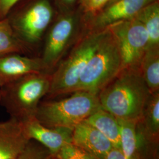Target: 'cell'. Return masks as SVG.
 <instances>
[{
  "label": "cell",
  "mask_w": 159,
  "mask_h": 159,
  "mask_svg": "<svg viewBox=\"0 0 159 159\" xmlns=\"http://www.w3.org/2000/svg\"><path fill=\"white\" fill-rule=\"evenodd\" d=\"M140 67H125L98 93L101 107L117 119L139 122L151 95Z\"/></svg>",
  "instance_id": "6da1fadb"
},
{
  "label": "cell",
  "mask_w": 159,
  "mask_h": 159,
  "mask_svg": "<svg viewBox=\"0 0 159 159\" xmlns=\"http://www.w3.org/2000/svg\"><path fill=\"white\" fill-rule=\"evenodd\" d=\"M106 30H87L80 35L68 56L60 61L51 73L50 87L47 96L52 98L76 91L80 77Z\"/></svg>",
  "instance_id": "7a4b0ae2"
},
{
  "label": "cell",
  "mask_w": 159,
  "mask_h": 159,
  "mask_svg": "<svg viewBox=\"0 0 159 159\" xmlns=\"http://www.w3.org/2000/svg\"><path fill=\"white\" fill-rule=\"evenodd\" d=\"M51 73L27 74L0 88L1 104L11 118L23 122L34 117L40 100L49 91Z\"/></svg>",
  "instance_id": "3957f363"
},
{
  "label": "cell",
  "mask_w": 159,
  "mask_h": 159,
  "mask_svg": "<svg viewBox=\"0 0 159 159\" xmlns=\"http://www.w3.org/2000/svg\"><path fill=\"white\" fill-rule=\"evenodd\" d=\"M57 101L40 102L35 117L43 125L51 128L74 127L101 108L98 95L77 91Z\"/></svg>",
  "instance_id": "277c9868"
},
{
  "label": "cell",
  "mask_w": 159,
  "mask_h": 159,
  "mask_svg": "<svg viewBox=\"0 0 159 159\" xmlns=\"http://www.w3.org/2000/svg\"><path fill=\"white\" fill-rule=\"evenodd\" d=\"M123 68L119 47L107 29L96 51L87 64L80 77L77 91L98 95Z\"/></svg>",
  "instance_id": "5b68a950"
},
{
  "label": "cell",
  "mask_w": 159,
  "mask_h": 159,
  "mask_svg": "<svg viewBox=\"0 0 159 159\" xmlns=\"http://www.w3.org/2000/svg\"><path fill=\"white\" fill-rule=\"evenodd\" d=\"M53 16L54 10L49 0H36L7 18L17 36L31 50L42 40Z\"/></svg>",
  "instance_id": "8992f818"
},
{
  "label": "cell",
  "mask_w": 159,
  "mask_h": 159,
  "mask_svg": "<svg viewBox=\"0 0 159 159\" xmlns=\"http://www.w3.org/2000/svg\"><path fill=\"white\" fill-rule=\"evenodd\" d=\"M119 47L123 68H139L148 46V33L136 18L111 24L107 28Z\"/></svg>",
  "instance_id": "52a82bcc"
},
{
  "label": "cell",
  "mask_w": 159,
  "mask_h": 159,
  "mask_svg": "<svg viewBox=\"0 0 159 159\" xmlns=\"http://www.w3.org/2000/svg\"><path fill=\"white\" fill-rule=\"evenodd\" d=\"M79 18L74 14H66L57 18L46 37L42 57H40L48 73H52L68 48L77 40Z\"/></svg>",
  "instance_id": "ba28073f"
},
{
  "label": "cell",
  "mask_w": 159,
  "mask_h": 159,
  "mask_svg": "<svg viewBox=\"0 0 159 159\" xmlns=\"http://www.w3.org/2000/svg\"><path fill=\"white\" fill-rule=\"evenodd\" d=\"M157 0H119L105 7L90 17L85 25L87 30L100 31L122 20L132 19L144 7Z\"/></svg>",
  "instance_id": "9c48e42d"
},
{
  "label": "cell",
  "mask_w": 159,
  "mask_h": 159,
  "mask_svg": "<svg viewBox=\"0 0 159 159\" xmlns=\"http://www.w3.org/2000/svg\"><path fill=\"white\" fill-rule=\"evenodd\" d=\"M22 123L24 133L30 140H35L51 154L54 159L64 146L72 143L73 130L67 128H51L43 125L35 117Z\"/></svg>",
  "instance_id": "30bf717a"
},
{
  "label": "cell",
  "mask_w": 159,
  "mask_h": 159,
  "mask_svg": "<svg viewBox=\"0 0 159 159\" xmlns=\"http://www.w3.org/2000/svg\"><path fill=\"white\" fill-rule=\"evenodd\" d=\"M39 72H47L41 58L20 54L0 56V88L24 75Z\"/></svg>",
  "instance_id": "8fae6325"
},
{
  "label": "cell",
  "mask_w": 159,
  "mask_h": 159,
  "mask_svg": "<svg viewBox=\"0 0 159 159\" xmlns=\"http://www.w3.org/2000/svg\"><path fill=\"white\" fill-rule=\"evenodd\" d=\"M72 144L91 154L96 159H104L113 144L101 132L85 121L74 127Z\"/></svg>",
  "instance_id": "7c38bea8"
},
{
  "label": "cell",
  "mask_w": 159,
  "mask_h": 159,
  "mask_svg": "<svg viewBox=\"0 0 159 159\" xmlns=\"http://www.w3.org/2000/svg\"><path fill=\"white\" fill-rule=\"evenodd\" d=\"M30 140L22 123L10 118L0 121V159H17Z\"/></svg>",
  "instance_id": "4fadbf2b"
},
{
  "label": "cell",
  "mask_w": 159,
  "mask_h": 159,
  "mask_svg": "<svg viewBox=\"0 0 159 159\" xmlns=\"http://www.w3.org/2000/svg\"><path fill=\"white\" fill-rule=\"evenodd\" d=\"M137 130L146 143L158 145L159 137V91L152 93Z\"/></svg>",
  "instance_id": "5bb4252c"
},
{
  "label": "cell",
  "mask_w": 159,
  "mask_h": 159,
  "mask_svg": "<svg viewBox=\"0 0 159 159\" xmlns=\"http://www.w3.org/2000/svg\"><path fill=\"white\" fill-rule=\"evenodd\" d=\"M85 122L93 126L108 140L114 148L121 149V129L119 120L112 114L102 107L88 117Z\"/></svg>",
  "instance_id": "9a60e30c"
},
{
  "label": "cell",
  "mask_w": 159,
  "mask_h": 159,
  "mask_svg": "<svg viewBox=\"0 0 159 159\" xmlns=\"http://www.w3.org/2000/svg\"><path fill=\"white\" fill-rule=\"evenodd\" d=\"M118 120L121 129V149L125 159H143L137 132V122Z\"/></svg>",
  "instance_id": "2e32d148"
},
{
  "label": "cell",
  "mask_w": 159,
  "mask_h": 159,
  "mask_svg": "<svg viewBox=\"0 0 159 159\" xmlns=\"http://www.w3.org/2000/svg\"><path fill=\"white\" fill-rule=\"evenodd\" d=\"M140 68L150 93L159 91V47L148 48Z\"/></svg>",
  "instance_id": "e0dca14e"
},
{
  "label": "cell",
  "mask_w": 159,
  "mask_h": 159,
  "mask_svg": "<svg viewBox=\"0 0 159 159\" xmlns=\"http://www.w3.org/2000/svg\"><path fill=\"white\" fill-rule=\"evenodd\" d=\"M30 49L18 37L7 17L0 20V56L11 54H25Z\"/></svg>",
  "instance_id": "ac0fdd59"
},
{
  "label": "cell",
  "mask_w": 159,
  "mask_h": 159,
  "mask_svg": "<svg viewBox=\"0 0 159 159\" xmlns=\"http://www.w3.org/2000/svg\"><path fill=\"white\" fill-rule=\"evenodd\" d=\"M136 18L142 23L148 33V48L159 47V4L158 0L144 7Z\"/></svg>",
  "instance_id": "d6986e66"
},
{
  "label": "cell",
  "mask_w": 159,
  "mask_h": 159,
  "mask_svg": "<svg viewBox=\"0 0 159 159\" xmlns=\"http://www.w3.org/2000/svg\"><path fill=\"white\" fill-rule=\"evenodd\" d=\"M17 159H52V157L46 148L31 140Z\"/></svg>",
  "instance_id": "ffe728a7"
},
{
  "label": "cell",
  "mask_w": 159,
  "mask_h": 159,
  "mask_svg": "<svg viewBox=\"0 0 159 159\" xmlns=\"http://www.w3.org/2000/svg\"><path fill=\"white\" fill-rule=\"evenodd\" d=\"M54 159H96L91 154L72 143L64 146Z\"/></svg>",
  "instance_id": "44dd1931"
},
{
  "label": "cell",
  "mask_w": 159,
  "mask_h": 159,
  "mask_svg": "<svg viewBox=\"0 0 159 159\" xmlns=\"http://www.w3.org/2000/svg\"><path fill=\"white\" fill-rule=\"evenodd\" d=\"M20 0H0V20L6 18Z\"/></svg>",
  "instance_id": "7402d4cb"
},
{
  "label": "cell",
  "mask_w": 159,
  "mask_h": 159,
  "mask_svg": "<svg viewBox=\"0 0 159 159\" xmlns=\"http://www.w3.org/2000/svg\"><path fill=\"white\" fill-rule=\"evenodd\" d=\"M104 159H125L121 149L113 148L106 155Z\"/></svg>",
  "instance_id": "603a6c76"
},
{
  "label": "cell",
  "mask_w": 159,
  "mask_h": 159,
  "mask_svg": "<svg viewBox=\"0 0 159 159\" xmlns=\"http://www.w3.org/2000/svg\"><path fill=\"white\" fill-rule=\"evenodd\" d=\"M60 1L61 3L63 4L64 6L69 7V6L73 5L77 0H60Z\"/></svg>",
  "instance_id": "cb8c5ba5"
},
{
  "label": "cell",
  "mask_w": 159,
  "mask_h": 159,
  "mask_svg": "<svg viewBox=\"0 0 159 159\" xmlns=\"http://www.w3.org/2000/svg\"><path fill=\"white\" fill-rule=\"evenodd\" d=\"M119 1V0H110V2H108V4L107 5V6H108L109 4H112V3H113V2H116V1Z\"/></svg>",
  "instance_id": "d4e9b609"
},
{
  "label": "cell",
  "mask_w": 159,
  "mask_h": 159,
  "mask_svg": "<svg viewBox=\"0 0 159 159\" xmlns=\"http://www.w3.org/2000/svg\"><path fill=\"white\" fill-rule=\"evenodd\" d=\"M1 89H0V99H1Z\"/></svg>",
  "instance_id": "484cf974"
}]
</instances>
